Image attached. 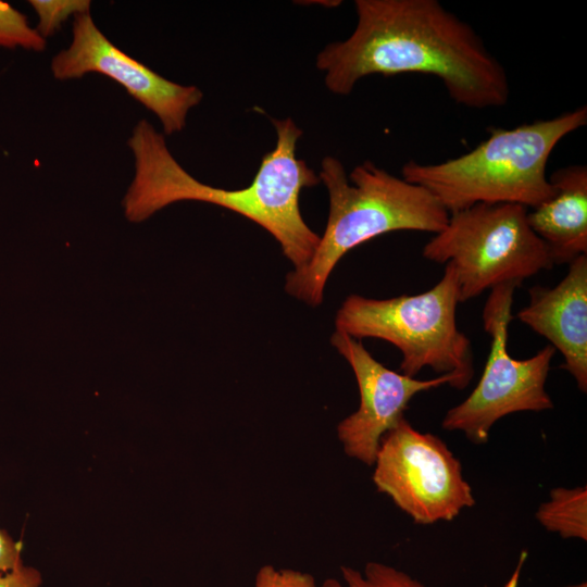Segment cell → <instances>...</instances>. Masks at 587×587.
<instances>
[{
  "label": "cell",
  "mask_w": 587,
  "mask_h": 587,
  "mask_svg": "<svg viewBox=\"0 0 587 587\" xmlns=\"http://www.w3.org/2000/svg\"><path fill=\"white\" fill-rule=\"evenodd\" d=\"M275 148L266 153L251 185L225 189L191 176L168 150L164 134L140 120L127 140L134 155V178L123 199L129 222L140 223L159 210L184 200L212 203L238 213L267 230L280 245L295 268L313 255L320 236L302 218L299 196L321 180L296 157L302 130L290 118L272 120Z\"/></svg>",
  "instance_id": "2"
},
{
  "label": "cell",
  "mask_w": 587,
  "mask_h": 587,
  "mask_svg": "<svg viewBox=\"0 0 587 587\" xmlns=\"http://www.w3.org/2000/svg\"><path fill=\"white\" fill-rule=\"evenodd\" d=\"M358 23L342 41L325 47L316 66L326 87L349 95L369 75L437 77L450 99L470 109L507 104L502 63L466 22L437 0H355Z\"/></svg>",
  "instance_id": "1"
},
{
  "label": "cell",
  "mask_w": 587,
  "mask_h": 587,
  "mask_svg": "<svg viewBox=\"0 0 587 587\" xmlns=\"http://www.w3.org/2000/svg\"><path fill=\"white\" fill-rule=\"evenodd\" d=\"M515 284L490 289L483 309L484 329L491 338L482 377L470 396L448 410L441 426L463 432L473 444L488 441L494 424L512 413L553 408L546 380L555 349L547 345L533 357L517 360L508 351Z\"/></svg>",
  "instance_id": "7"
},
{
  "label": "cell",
  "mask_w": 587,
  "mask_h": 587,
  "mask_svg": "<svg viewBox=\"0 0 587 587\" xmlns=\"http://www.w3.org/2000/svg\"><path fill=\"white\" fill-rule=\"evenodd\" d=\"M38 23L37 32L46 39L54 35L71 16L90 12L89 0H29Z\"/></svg>",
  "instance_id": "16"
},
{
  "label": "cell",
  "mask_w": 587,
  "mask_h": 587,
  "mask_svg": "<svg viewBox=\"0 0 587 587\" xmlns=\"http://www.w3.org/2000/svg\"><path fill=\"white\" fill-rule=\"evenodd\" d=\"M330 342L351 366L360 392L359 409L338 423L337 437L345 453L364 464H374L382 437L404 417L416 394L454 385L449 374L422 380L389 370L371 355L360 339L342 332L335 330Z\"/></svg>",
  "instance_id": "10"
},
{
  "label": "cell",
  "mask_w": 587,
  "mask_h": 587,
  "mask_svg": "<svg viewBox=\"0 0 587 587\" xmlns=\"http://www.w3.org/2000/svg\"><path fill=\"white\" fill-rule=\"evenodd\" d=\"M587 124V108L513 128L492 127L471 151L435 164L410 160L401 177L429 191L450 213L477 203L536 208L553 192L549 158L569 134Z\"/></svg>",
  "instance_id": "4"
},
{
  "label": "cell",
  "mask_w": 587,
  "mask_h": 587,
  "mask_svg": "<svg viewBox=\"0 0 587 587\" xmlns=\"http://www.w3.org/2000/svg\"><path fill=\"white\" fill-rule=\"evenodd\" d=\"M564 587H587V583L582 582V583H578V584H575V585H569V586H564Z\"/></svg>",
  "instance_id": "21"
},
{
  "label": "cell",
  "mask_w": 587,
  "mask_h": 587,
  "mask_svg": "<svg viewBox=\"0 0 587 587\" xmlns=\"http://www.w3.org/2000/svg\"><path fill=\"white\" fill-rule=\"evenodd\" d=\"M254 587H317L312 574L292 570L262 565L254 579Z\"/></svg>",
  "instance_id": "17"
},
{
  "label": "cell",
  "mask_w": 587,
  "mask_h": 587,
  "mask_svg": "<svg viewBox=\"0 0 587 587\" xmlns=\"http://www.w3.org/2000/svg\"><path fill=\"white\" fill-rule=\"evenodd\" d=\"M341 579L326 578L317 587H426L409 573L382 562H369L363 570L340 566Z\"/></svg>",
  "instance_id": "14"
},
{
  "label": "cell",
  "mask_w": 587,
  "mask_h": 587,
  "mask_svg": "<svg viewBox=\"0 0 587 587\" xmlns=\"http://www.w3.org/2000/svg\"><path fill=\"white\" fill-rule=\"evenodd\" d=\"M51 72L59 80L90 73L111 78L159 118L164 135L183 130L188 112L203 97L198 87L168 80L122 51L98 28L90 12L74 17L72 41L53 57Z\"/></svg>",
  "instance_id": "9"
},
{
  "label": "cell",
  "mask_w": 587,
  "mask_h": 587,
  "mask_svg": "<svg viewBox=\"0 0 587 587\" xmlns=\"http://www.w3.org/2000/svg\"><path fill=\"white\" fill-rule=\"evenodd\" d=\"M527 212L516 203H477L450 213L446 227L424 246L423 257L453 265L460 302L502 284L520 286L554 265Z\"/></svg>",
  "instance_id": "6"
},
{
  "label": "cell",
  "mask_w": 587,
  "mask_h": 587,
  "mask_svg": "<svg viewBox=\"0 0 587 587\" xmlns=\"http://www.w3.org/2000/svg\"><path fill=\"white\" fill-rule=\"evenodd\" d=\"M523 559H521V562L519 563V566L516 567V571L515 573L511 576V578L509 579V582L505 584L504 587H517V582H519V577H520V569L523 564Z\"/></svg>",
  "instance_id": "20"
},
{
  "label": "cell",
  "mask_w": 587,
  "mask_h": 587,
  "mask_svg": "<svg viewBox=\"0 0 587 587\" xmlns=\"http://www.w3.org/2000/svg\"><path fill=\"white\" fill-rule=\"evenodd\" d=\"M319 178L328 192L326 227L309 262L289 272L285 284L289 295L310 305L322 302L332 271L351 249L390 232L437 234L449 220L429 191L371 161L347 175L338 159L325 157Z\"/></svg>",
  "instance_id": "3"
},
{
  "label": "cell",
  "mask_w": 587,
  "mask_h": 587,
  "mask_svg": "<svg viewBox=\"0 0 587 587\" xmlns=\"http://www.w3.org/2000/svg\"><path fill=\"white\" fill-rule=\"evenodd\" d=\"M460 289L455 268L446 263L429 290L389 299L350 295L336 313V330L355 339L379 338L402 353L401 373L415 377L424 367L454 377L462 390L474 376L470 338L457 325Z\"/></svg>",
  "instance_id": "5"
},
{
  "label": "cell",
  "mask_w": 587,
  "mask_h": 587,
  "mask_svg": "<svg viewBox=\"0 0 587 587\" xmlns=\"http://www.w3.org/2000/svg\"><path fill=\"white\" fill-rule=\"evenodd\" d=\"M41 584L40 572L24 563L11 571L0 572V587H40Z\"/></svg>",
  "instance_id": "18"
},
{
  "label": "cell",
  "mask_w": 587,
  "mask_h": 587,
  "mask_svg": "<svg viewBox=\"0 0 587 587\" xmlns=\"http://www.w3.org/2000/svg\"><path fill=\"white\" fill-rule=\"evenodd\" d=\"M373 465L377 490L416 524L452 521L475 504L462 465L446 442L404 417L382 437Z\"/></svg>",
  "instance_id": "8"
},
{
  "label": "cell",
  "mask_w": 587,
  "mask_h": 587,
  "mask_svg": "<svg viewBox=\"0 0 587 587\" xmlns=\"http://www.w3.org/2000/svg\"><path fill=\"white\" fill-rule=\"evenodd\" d=\"M46 39L28 24L27 16L0 1V48L43 51Z\"/></svg>",
  "instance_id": "15"
},
{
  "label": "cell",
  "mask_w": 587,
  "mask_h": 587,
  "mask_svg": "<svg viewBox=\"0 0 587 587\" xmlns=\"http://www.w3.org/2000/svg\"><path fill=\"white\" fill-rule=\"evenodd\" d=\"M550 498L542 502L536 519L547 530L558 533L562 538L587 540V487H555Z\"/></svg>",
  "instance_id": "13"
},
{
  "label": "cell",
  "mask_w": 587,
  "mask_h": 587,
  "mask_svg": "<svg viewBox=\"0 0 587 587\" xmlns=\"http://www.w3.org/2000/svg\"><path fill=\"white\" fill-rule=\"evenodd\" d=\"M562 280L552 288L534 286L529 302L517 319L545 337L563 357L561 369L587 391V254L569 264Z\"/></svg>",
  "instance_id": "11"
},
{
  "label": "cell",
  "mask_w": 587,
  "mask_h": 587,
  "mask_svg": "<svg viewBox=\"0 0 587 587\" xmlns=\"http://www.w3.org/2000/svg\"><path fill=\"white\" fill-rule=\"evenodd\" d=\"M22 544L0 528V572H8L23 563Z\"/></svg>",
  "instance_id": "19"
},
{
  "label": "cell",
  "mask_w": 587,
  "mask_h": 587,
  "mask_svg": "<svg viewBox=\"0 0 587 587\" xmlns=\"http://www.w3.org/2000/svg\"><path fill=\"white\" fill-rule=\"evenodd\" d=\"M552 195L528 209L527 221L545 242L555 264H570L587 254V167L576 164L550 176Z\"/></svg>",
  "instance_id": "12"
}]
</instances>
